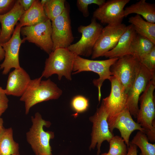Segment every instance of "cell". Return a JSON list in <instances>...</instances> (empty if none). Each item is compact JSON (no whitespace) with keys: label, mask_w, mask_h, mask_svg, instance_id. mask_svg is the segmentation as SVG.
Here are the masks:
<instances>
[{"label":"cell","mask_w":155,"mask_h":155,"mask_svg":"<svg viewBox=\"0 0 155 155\" xmlns=\"http://www.w3.org/2000/svg\"><path fill=\"white\" fill-rule=\"evenodd\" d=\"M16 0H0V14H4L10 10Z\"/></svg>","instance_id":"obj_32"},{"label":"cell","mask_w":155,"mask_h":155,"mask_svg":"<svg viewBox=\"0 0 155 155\" xmlns=\"http://www.w3.org/2000/svg\"><path fill=\"white\" fill-rule=\"evenodd\" d=\"M140 62L152 74L155 71V47L139 59Z\"/></svg>","instance_id":"obj_29"},{"label":"cell","mask_w":155,"mask_h":155,"mask_svg":"<svg viewBox=\"0 0 155 155\" xmlns=\"http://www.w3.org/2000/svg\"><path fill=\"white\" fill-rule=\"evenodd\" d=\"M153 79H155V74L151 73L140 62L135 80L127 93V107L131 115L135 118H136L139 110L138 103L140 96Z\"/></svg>","instance_id":"obj_11"},{"label":"cell","mask_w":155,"mask_h":155,"mask_svg":"<svg viewBox=\"0 0 155 155\" xmlns=\"http://www.w3.org/2000/svg\"><path fill=\"white\" fill-rule=\"evenodd\" d=\"M132 13L141 16L146 21L155 23V5L141 0L125 8L123 11L124 17Z\"/></svg>","instance_id":"obj_20"},{"label":"cell","mask_w":155,"mask_h":155,"mask_svg":"<svg viewBox=\"0 0 155 155\" xmlns=\"http://www.w3.org/2000/svg\"><path fill=\"white\" fill-rule=\"evenodd\" d=\"M20 34L26 40L34 43L49 55L53 49L51 38V22L49 19L32 26L21 27Z\"/></svg>","instance_id":"obj_6"},{"label":"cell","mask_w":155,"mask_h":155,"mask_svg":"<svg viewBox=\"0 0 155 155\" xmlns=\"http://www.w3.org/2000/svg\"><path fill=\"white\" fill-rule=\"evenodd\" d=\"M103 28L93 18L88 25H81L78 27V31L82 34L81 37L78 42L70 45L67 49L76 55L90 56Z\"/></svg>","instance_id":"obj_5"},{"label":"cell","mask_w":155,"mask_h":155,"mask_svg":"<svg viewBox=\"0 0 155 155\" xmlns=\"http://www.w3.org/2000/svg\"><path fill=\"white\" fill-rule=\"evenodd\" d=\"M76 56L67 48H59L54 50L49 54L46 60L41 76L48 78L56 74L59 80L64 76L67 80H71Z\"/></svg>","instance_id":"obj_3"},{"label":"cell","mask_w":155,"mask_h":155,"mask_svg":"<svg viewBox=\"0 0 155 155\" xmlns=\"http://www.w3.org/2000/svg\"><path fill=\"white\" fill-rule=\"evenodd\" d=\"M71 105L73 109L77 113H82L88 109L89 106V100L83 96L78 95L72 98Z\"/></svg>","instance_id":"obj_28"},{"label":"cell","mask_w":155,"mask_h":155,"mask_svg":"<svg viewBox=\"0 0 155 155\" xmlns=\"http://www.w3.org/2000/svg\"><path fill=\"white\" fill-rule=\"evenodd\" d=\"M32 125L26 133V140L35 155H52L50 140L54 137L52 131H45L44 127H49L51 123L43 119L41 115L36 113L31 117Z\"/></svg>","instance_id":"obj_2"},{"label":"cell","mask_w":155,"mask_h":155,"mask_svg":"<svg viewBox=\"0 0 155 155\" xmlns=\"http://www.w3.org/2000/svg\"><path fill=\"white\" fill-rule=\"evenodd\" d=\"M140 62L135 56L129 55L119 58L110 67L115 76L125 88L127 93L136 77Z\"/></svg>","instance_id":"obj_7"},{"label":"cell","mask_w":155,"mask_h":155,"mask_svg":"<svg viewBox=\"0 0 155 155\" xmlns=\"http://www.w3.org/2000/svg\"><path fill=\"white\" fill-rule=\"evenodd\" d=\"M0 16H1V14H0ZM1 29L0 28V33H1Z\"/></svg>","instance_id":"obj_39"},{"label":"cell","mask_w":155,"mask_h":155,"mask_svg":"<svg viewBox=\"0 0 155 155\" xmlns=\"http://www.w3.org/2000/svg\"><path fill=\"white\" fill-rule=\"evenodd\" d=\"M106 1L104 0H78L77 5L79 10L82 13L83 16L87 17L89 15L88 6L94 4L100 6Z\"/></svg>","instance_id":"obj_30"},{"label":"cell","mask_w":155,"mask_h":155,"mask_svg":"<svg viewBox=\"0 0 155 155\" xmlns=\"http://www.w3.org/2000/svg\"><path fill=\"white\" fill-rule=\"evenodd\" d=\"M19 149L13 139L12 128L3 127L0 132V155H14L19 153Z\"/></svg>","instance_id":"obj_21"},{"label":"cell","mask_w":155,"mask_h":155,"mask_svg":"<svg viewBox=\"0 0 155 155\" xmlns=\"http://www.w3.org/2000/svg\"><path fill=\"white\" fill-rule=\"evenodd\" d=\"M107 117L105 108L101 103L94 115L89 118V120L92 123L93 125L89 149H94L96 146L97 155H99L101 152L100 148L102 142L106 141L109 143L114 135L109 130Z\"/></svg>","instance_id":"obj_8"},{"label":"cell","mask_w":155,"mask_h":155,"mask_svg":"<svg viewBox=\"0 0 155 155\" xmlns=\"http://www.w3.org/2000/svg\"><path fill=\"white\" fill-rule=\"evenodd\" d=\"M137 146L129 142L128 151L126 155H137Z\"/></svg>","instance_id":"obj_34"},{"label":"cell","mask_w":155,"mask_h":155,"mask_svg":"<svg viewBox=\"0 0 155 155\" xmlns=\"http://www.w3.org/2000/svg\"><path fill=\"white\" fill-rule=\"evenodd\" d=\"M35 0H18L19 3L25 11L31 7Z\"/></svg>","instance_id":"obj_33"},{"label":"cell","mask_w":155,"mask_h":155,"mask_svg":"<svg viewBox=\"0 0 155 155\" xmlns=\"http://www.w3.org/2000/svg\"><path fill=\"white\" fill-rule=\"evenodd\" d=\"M65 0H46L42 5L45 14L51 21L61 15L65 10Z\"/></svg>","instance_id":"obj_24"},{"label":"cell","mask_w":155,"mask_h":155,"mask_svg":"<svg viewBox=\"0 0 155 155\" xmlns=\"http://www.w3.org/2000/svg\"><path fill=\"white\" fill-rule=\"evenodd\" d=\"M31 80L29 75L22 67L15 69L9 75L4 89L6 94L21 97L25 92Z\"/></svg>","instance_id":"obj_17"},{"label":"cell","mask_w":155,"mask_h":155,"mask_svg":"<svg viewBox=\"0 0 155 155\" xmlns=\"http://www.w3.org/2000/svg\"><path fill=\"white\" fill-rule=\"evenodd\" d=\"M18 0L12 9L7 13L0 16L1 27L0 33V43L8 41L14 30V27L25 12Z\"/></svg>","instance_id":"obj_16"},{"label":"cell","mask_w":155,"mask_h":155,"mask_svg":"<svg viewBox=\"0 0 155 155\" xmlns=\"http://www.w3.org/2000/svg\"><path fill=\"white\" fill-rule=\"evenodd\" d=\"M53 49L67 48L73 41L69 13L66 7L63 12L51 21Z\"/></svg>","instance_id":"obj_12"},{"label":"cell","mask_w":155,"mask_h":155,"mask_svg":"<svg viewBox=\"0 0 155 155\" xmlns=\"http://www.w3.org/2000/svg\"><path fill=\"white\" fill-rule=\"evenodd\" d=\"M111 82L110 93L103 99V104L108 115V125L127 107V93L122 85L114 76L111 75L109 80Z\"/></svg>","instance_id":"obj_9"},{"label":"cell","mask_w":155,"mask_h":155,"mask_svg":"<svg viewBox=\"0 0 155 155\" xmlns=\"http://www.w3.org/2000/svg\"><path fill=\"white\" fill-rule=\"evenodd\" d=\"M128 22L132 25L136 33L148 39L155 44V24L144 20L136 14L129 18Z\"/></svg>","instance_id":"obj_22"},{"label":"cell","mask_w":155,"mask_h":155,"mask_svg":"<svg viewBox=\"0 0 155 155\" xmlns=\"http://www.w3.org/2000/svg\"><path fill=\"white\" fill-rule=\"evenodd\" d=\"M116 57L103 60H94L84 58L81 56H75L72 74L84 71H91L99 75L98 78L94 79L93 83L98 89V98L100 101L101 94V88L102 83L106 79L109 80L112 73L110 67L118 59Z\"/></svg>","instance_id":"obj_4"},{"label":"cell","mask_w":155,"mask_h":155,"mask_svg":"<svg viewBox=\"0 0 155 155\" xmlns=\"http://www.w3.org/2000/svg\"><path fill=\"white\" fill-rule=\"evenodd\" d=\"M3 119L0 117V132L3 127Z\"/></svg>","instance_id":"obj_36"},{"label":"cell","mask_w":155,"mask_h":155,"mask_svg":"<svg viewBox=\"0 0 155 155\" xmlns=\"http://www.w3.org/2000/svg\"><path fill=\"white\" fill-rule=\"evenodd\" d=\"M21 26L17 23L10 39L7 42L1 44L5 52V57L0 65L3 75H7L12 68L21 67L19 60V52L21 44L24 42L20 37Z\"/></svg>","instance_id":"obj_13"},{"label":"cell","mask_w":155,"mask_h":155,"mask_svg":"<svg viewBox=\"0 0 155 155\" xmlns=\"http://www.w3.org/2000/svg\"><path fill=\"white\" fill-rule=\"evenodd\" d=\"M154 47L155 44L152 42L136 32L131 44V55L139 59Z\"/></svg>","instance_id":"obj_23"},{"label":"cell","mask_w":155,"mask_h":155,"mask_svg":"<svg viewBox=\"0 0 155 155\" xmlns=\"http://www.w3.org/2000/svg\"><path fill=\"white\" fill-rule=\"evenodd\" d=\"M108 152L111 155H126L128 147L123 138L117 135L114 136L110 140Z\"/></svg>","instance_id":"obj_26"},{"label":"cell","mask_w":155,"mask_h":155,"mask_svg":"<svg viewBox=\"0 0 155 155\" xmlns=\"http://www.w3.org/2000/svg\"><path fill=\"white\" fill-rule=\"evenodd\" d=\"M136 32L132 25L127 26L126 28L121 36L115 47L106 53L104 56L109 59L131 55L130 47Z\"/></svg>","instance_id":"obj_18"},{"label":"cell","mask_w":155,"mask_h":155,"mask_svg":"<svg viewBox=\"0 0 155 155\" xmlns=\"http://www.w3.org/2000/svg\"><path fill=\"white\" fill-rule=\"evenodd\" d=\"M155 88V79H152L143 92L139 100L143 101L150 111L155 115V108L153 93Z\"/></svg>","instance_id":"obj_27"},{"label":"cell","mask_w":155,"mask_h":155,"mask_svg":"<svg viewBox=\"0 0 155 155\" xmlns=\"http://www.w3.org/2000/svg\"><path fill=\"white\" fill-rule=\"evenodd\" d=\"M130 0H109L106 1L94 12L93 18L103 24L122 23L124 18V8Z\"/></svg>","instance_id":"obj_14"},{"label":"cell","mask_w":155,"mask_h":155,"mask_svg":"<svg viewBox=\"0 0 155 155\" xmlns=\"http://www.w3.org/2000/svg\"><path fill=\"white\" fill-rule=\"evenodd\" d=\"M5 57V52L0 43V61L4 59Z\"/></svg>","instance_id":"obj_35"},{"label":"cell","mask_w":155,"mask_h":155,"mask_svg":"<svg viewBox=\"0 0 155 155\" xmlns=\"http://www.w3.org/2000/svg\"><path fill=\"white\" fill-rule=\"evenodd\" d=\"M14 155H20V153H19L15 154Z\"/></svg>","instance_id":"obj_38"},{"label":"cell","mask_w":155,"mask_h":155,"mask_svg":"<svg viewBox=\"0 0 155 155\" xmlns=\"http://www.w3.org/2000/svg\"><path fill=\"white\" fill-rule=\"evenodd\" d=\"M127 28L125 24L107 25L103 28L93 47L91 58L104 56L116 45Z\"/></svg>","instance_id":"obj_10"},{"label":"cell","mask_w":155,"mask_h":155,"mask_svg":"<svg viewBox=\"0 0 155 155\" xmlns=\"http://www.w3.org/2000/svg\"><path fill=\"white\" fill-rule=\"evenodd\" d=\"M108 125L109 130L112 133L115 129L119 130L121 137L124 140L128 148L129 143V137L132 132L138 130L144 133V129L140 125L133 119L127 107Z\"/></svg>","instance_id":"obj_15"},{"label":"cell","mask_w":155,"mask_h":155,"mask_svg":"<svg viewBox=\"0 0 155 155\" xmlns=\"http://www.w3.org/2000/svg\"><path fill=\"white\" fill-rule=\"evenodd\" d=\"M48 19L43 7L38 0H35L30 8L25 11L19 20L21 27L32 26L44 22Z\"/></svg>","instance_id":"obj_19"},{"label":"cell","mask_w":155,"mask_h":155,"mask_svg":"<svg viewBox=\"0 0 155 155\" xmlns=\"http://www.w3.org/2000/svg\"><path fill=\"white\" fill-rule=\"evenodd\" d=\"M42 77L31 80L20 100L24 102L25 113L27 115L30 109L35 104L42 102L59 98L62 90L49 79L42 80Z\"/></svg>","instance_id":"obj_1"},{"label":"cell","mask_w":155,"mask_h":155,"mask_svg":"<svg viewBox=\"0 0 155 155\" xmlns=\"http://www.w3.org/2000/svg\"><path fill=\"white\" fill-rule=\"evenodd\" d=\"M4 89L0 86V117L8 107L9 100Z\"/></svg>","instance_id":"obj_31"},{"label":"cell","mask_w":155,"mask_h":155,"mask_svg":"<svg viewBox=\"0 0 155 155\" xmlns=\"http://www.w3.org/2000/svg\"><path fill=\"white\" fill-rule=\"evenodd\" d=\"M149 141L146 135L139 131L130 142L139 148L141 151L140 155H155V144Z\"/></svg>","instance_id":"obj_25"},{"label":"cell","mask_w":155,"mask_h":155,"mask_svg":"<svg viewBox=\"0 0 155 155\" xmlns=\"http://www.w3.org/2000/svg\"><path fill=\"white\" fill-rule=\"evenodd\" d=\"M101 155H111L109 154L108 153H104L102 154H101Z\"/></svg>","instance_id":"obj_37"}]
</instances>
